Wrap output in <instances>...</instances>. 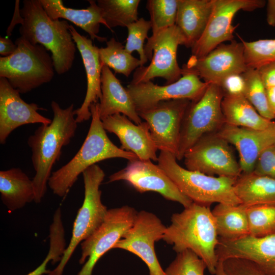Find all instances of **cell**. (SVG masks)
Returning <instances> with one entry per match:
<instances>
[{"instance_id": "obj_29", "label": "cell", "mask_w": 275, "mask_h": 275, "mask_svg": "<svg viewBox=\"0 0 275 275\" xmlns=\"http://www.w3.org/2000/svg\"><path fill=\"white\" fill-rule=\"evenodd\" d=\"M248 206L217 204L211 210L219 238L234 240L250 235Z\"/></svg>"}, {"instance_id": "obj_5", "label": "cell", "mask_w": 275, "mask_h": 275, "mask_svg": "<svg viewBox=\"0 0 275 275\" xmlns=\"http://www.w3.org/2000/svg\"><path fill=\"white\" fill-rule=\"evenodd\" d=\"M171 153L160 151L158 165L180 191L194 203L209 206L214 203L241 204L234 189L237 178L212 176L181 167Z\"/></svg>"}, {"instance_id": "obj_20", "label": "cell", "mask_w": 275, "mask_h": 275, "mask_svg": "<svg viewBox=\"0 0 275 275\" xmlns=\"http://www.w3.org/2000/svg\"><path fill=\"white\" fill-rule=\"evenodd\" d=\"M237 149L242 173L253 172L256 161L275 140V122L263 130H255L225 124L215 133Z\"/></svg>"}, {"instance_id": "obj_41", "label": "cell", "mask_w": 275, "mask_h": 275, "mask_svg": "<svg viewBox=\"0 0 275 275\" xmlns=\"http://www.w3.org/2000/svg\"><path fill=\"white\" fill-rule=\"evenodd\" d=\"M224 96L243 94L245 83L242 74H233L226 77L220 85Z\"/></svg>"}, {"instance_id": "obj_40", "label": "cell", "mask_w": 275, "mask_h": 275, "mask_svg": "<svg viewBox=\"0 0 275 275\" xmlns=\"http://www.w3.org/2000/svg\"><path fill=\"white\" fill-rule=\"evenodd\" d=\"M253 172L275 179V146L273 145L267 147L260 154Z\"/></svg>"}, {"instance_id": "obj_3", "label": "cell", "mask_w": 275, "mask_h": 275, "mask_svg": "<svg viewBox=\"0 0 275 275\" xmlns=\"http://www.w3.org/2000/svg\"><path fill=\"white\" fill-rule=\"evenodd\" d=\"M20 13L23 21L19 28L21 36L33 44H40L51 53L55 71L58 74L72 67L76 45L66 20L51 19L40 0H24Z\"/></svg>"}, {"instance_id": "obj_43", "label": "cell", "mask_w": 275, "mask_h": 275, "mask_svg": "<svg viewBox=\"0 0 275 275\" xmlns=\"http://www.w3.org/2000/svg\"><path fill=\"white\" fill-rule=\"evenodd\" d=\"M15 43L7 38L0 37V54L4 57H8L13 54L17 49Z\"/></svg>"}, {"instance_id": "obj_48", "label": "cell", "mask_w": 275, "mask_h": 275, "mask_svg": "<svg viewBox=\"0 0 275 275\" xmlns=\"http://www.w3.org/2000/svg\"><path fill=\"white\" fill-rule=\"evenodd\" d=\"M273 145L275 146V140H274V143H273Z\"/></svg>"}, {"instance_id": "obj_33", "label": "cell", "mask_w": 275, "mask_h": 275, "mask_svg": "<svg viewBox=\"0 0 275 275\" xmlns=\"http://www.w3.org/2000/svg\"><path fill=\"white\" fill-rule=\"evenodd\" d=\"M242 75L245 83L243 94L244 97L261 116L270 120L275 119L268 102L266 88L258 70L248 68Z\"/></svg>"}, {"instance_id": "obj_45", "label": "cell", "mask_w": 275, "mask_h": 275, "mask_svg": "<svg viewBox=\"0 0 275 275\" xmlns=\"http://www.w3.org/2000/svg\"><path fill=\"white\" fill-rule=\"evenodd\" d=\"M267 3L266 21L270 26H275V0H268Z\"/></svg>"}, {"instance_id": "obj_17", "label": "cell", "mask_w": 275, "mask_h": 275, "mask_svg": "<svg viewBox=\"0 0 275 275\" xmlns=\"http://www.w3.org/2000/svg\"><path fill=\"white\" fill-rule=\"evenodd\" d=\"M196 74L203 81L220 86L228 76L242 74L248 69L242 43L232 41L221 44L205 57H190L182 68Z\"/></svg>"}, {"instance_id": "obj_11", "label": "cell", "mask_w": 275, "mask_h": 275, "mask_svg": "<svg viewBox=\"0 0 275 275\" xmlns=\"http://www.w3.org/2000/svg\"><path fill=\"white\" fill-rule=\"evenodd\" d=\"M187 170L237 178L242 171L229 144L215 133L204 135L184 154Z\"/></svg>"}, {"instance_id": "obj_4", "label": "cell", "mask_w": 275, "mask_h": 275, "mask_svg": "<svg viewBox=\"0 0 275 275\" xmlns=\"http://www.w3.org/2000/svg\"><path fill=\"white\" fill-rule=\"evenodd\" d=\"M98 103L90 106L92 120L81 147L68 163L52 172L49 179L48 185L60 197H64L78 176L97 162L113 158H123L128 161L139 159L133 153L116 146L108 138L99 116Z\"/></svg>"}, {"instance_id": "obj_35", "label": "cell", "mask_w": 275, "mask_h": 275, "mask_svg": "<svg viewBox=\"0 0 275 275\" xmlns=\"http://www.w3.org/2000/svg\"><path fill=\"white\" fill-rule=\"evenodd\" d=\"M250 235L263 237L275 233V205L248 207Z\"/></svg>"}, {"instance_id": "obj_47", "label": "cell", "mask_w": 275, "mask_h": 275, "mask_svg": "<svg viewBox=\"0 0 275 275\" xmlns=\"http://www.w3.org/2000/svg\"><path fill=\"white\" fill-rule=\"evenodd\" d=\"M215 275H226L223 266V261L218 260Z\"/></svg>"}, {"instance_id": "obj_12", "label": "cell", "mask_w": 275, "mask_h": 275, "mask_svg": "<svg viewBox=\"0 0 275 275\" xmlns=\"http://www.w3.org/2000/svg\"><path fill=\"white\" fill-rule=\"evenodd\" d=\"M264 0H213V8L206 28L191 47V56L203 58L225 41H232L237 26L232 25L236 13L263 8Z\"/></svg>"}, {"instance_id": "obj_7", "label": "cell", "mask_w": 275, "mask_h": 275, "mask_svg": "<svg viewBox=\"0 0 275 275\" xmlns=\"http://www.w3.org/2000/svg\"><path fill=\"white\" fill-rule=\"evenodd\" d=\"M84 199L75 219L71 238L57 266L47 275H63L64 268L74 250L80 242L91 235L103 222L108 210L101 201L100 185L105 173L95 164L82 173Z\"/></svg>"}, {"instance_id": "obj_39", "label": "cell", "mask_w": 275, "mask_h": 275, "mask_svg": "<svg viewBox=\"0 0 275 275\" xmlns=\"http://www.w3.org/2000/svg\"><path fill=\"white\" fill-rule=\"evenodd\" d=\"M226 275H267L252 262L241 258H231L223 261Z\"/></svg>"}, {"instance_id": "obj_36", "label": "cell", "mask_w": 275, "mask_h": 275, "mask_svg": "<svg viewBox=\"0 0 275 275\" xmlns=\"http://www.w3.org/2000/svg\"><path fill=\"white\" fill-rule=\"evenodd\" d=\"M205 263L195 253L186 250L177 253L164 270L166 275H204Z\"/></svg>"}, {"instance_id": "obj_15", "label": "cell", "mask_w": 275, "mask_h": 275, "mask_svg": "<svg viewBox=\"0 0 275 275\" xmlns=\"http://www.w3.org/2000/svg\"><path fill=\"white\" fill-rule=\"evenodd\" d=\"M126 181L137 191H154L164 199L176 202L184 208L193 202L182 194L166 173L151 160L128 161L125 168L111 175L108 182Z\"/></svg>"}, {"instance_id": "obj_34", "label": "cell", "mask_w": 275, "mask_h": 275, "mask_svg": "<svg viewBox=\"0 0 275 275\" xmlns=\"http://www.w3.org/2000/svg\"><path fill=\"white\" fill-rule=\"evenodd\" d=\"M240 40L243 45L244 57L248 68L257 69L275 62V38L252 42H246L241 38Z\"/></svg>"}, {"instance_id": "obj_25", "label": "cell", "mask_w": 275, "mask_h": 275, "mask_svg": "<svg viewBox=\"0 0 275 275\" xmlns=\"http://www.w3.org/2000/svg\"><path fill=\"white\" fill-rule=\"evenodd\" d=\"M213 8V0H179L175 25L185 39L186 47L199 39Z\"/></svg>"}, {"instance_id": "obj_22", "label": "cell", "mask_w": 275, "mask_h": 275, "mask_svg": "<svg viewBox=\"0 0 275 275\" xmlns=\"http://www.w3.org/2000/svg\"><path fill=\"white\" fill-rule=\"evenodd\" d=\"M70 32L82 58L87 76L86 94L81 106L74 110L77 123L91 117V105L98 102L101 97V72L102 65L99 54V48L93 45L91 39L80 34L70 25Z\"/></svg>"}, {"instance_id": "obj_21", "label": "cell", "mask_w": 275, "mask_h": 275, "mask_svg": "<svg viewBox=\"0 0 275 275\" xmlns=\"http://www.w3.org/2000/svg\"><path fill=\"white\" fill-rule=\"evenodd\" d=\"M101 120L104 129L118 136L121 149L133 153L140 160L157 161L158 149L146 122L136 124L121 114L111 115Z\"/></svg>"}, {"instance_id": "obj_6", "label": "cell", "mask_w": 275, "mask_h": 275, "mask_svg": "<svg viewBox=\"0 0 275 275\" xmlns=\"http://www.w3.org/2000/svg\"><path fill=\"white\" fill-rule=\"evenodd\" d=\"M15 51L0 58V77L7 79L20 93H26L50 82L54 75L53 60L42 45L20 36Z\"/></svg>"}, {"instance_id": "obj_31", "label": "cell", "mask_w": 275, "mask_h": 275, "mask_svg": "<svg viewBox=\"0 0 275 275\" xmlns=\"http://www.w3.org/2000/svg\"><path fill=\"white\" fill-rule=\"evenodd\" d=\"M140 0H98L107 28L127 27L138 18Z\"/></svg>"}, {"instance_id": "obj_23", "label": "cell", "mask_w": 275, "mask_h": 275, "mask_svg": "<svg viewBox=\"0 0 275 275\" xmlns=\"http://www.w3.org/2000/svg\"><path fill=\"white\" fill-rule=\"evenodd\" d=\"M101 81L102 95L98 103L101 119L121 114L136 124L141 123L142 119L129 93L106 65L102 66Z\"/></svg>"}, {"instance_id": "obj_44", "label": "cell", "mask_w": 275, "mask_h": 275, "mask_svg": "<svg viewBox=\"0 0 275 275\" xmlns=\"http://www.w3.org/2000/svg\"><path fill=\"white\" fill-rule=\"evenodd\" d=\"M20 1L16 0L15 2V10L14 15L11 20V22L8 27L6 33L8 36H10L13 31L14 28L17 24H21L23 21V18L22 17L20 13V9L19 8Z\"/></svg>"}, {"instance_id": "obj_14", "label": "cell", "mask_w": 275, "mask_h": 275, "mask_svg": "<svg viewBox=\"0 0 275 275\" xmlns=\"http://www.w3.org/2000/svg\"><path fill=\"white\" fill-rule=\"evenodd\" d=\"M166 228L155 214L140 211L132 227L114 249L124 250L139 257L147 266L149 275H166L154 249L155 242L163 239Z\"/></svg>"}, {"instance_id": "obj_10", "label": "cell", "mask_w": 275, "mask_h": 275, "mask_svg": "<svg viewBox=\"0 0 275 275\" xmlns=\"http://www.w3.org/2000/svg\"><path fill=\"white\" fill-rule=\"evenodd\" d=\"M185 39L176 25L161 32L144 46L145 52L150 64L138 68L133 73L131 84L151 81L162 77L166 84H172L182 75V69L178 64L177 52L179 45H185Z\"/></svg>"}, {"instance_id": "obj_1", "label": "cell", "mask_w": 275, "mask_h": 275, "mask_svg": "<svg viewBox=\"0 0 275 275\" xmlns=\"http://www.w3.org/2000/svg\"><path fill=\"white\" fill-rule=\"evenodd\" d=\"M51 107L53 114L51 123L41 125L27 141L35 171L33 182L36 203H40L44 197L53 166L60 159L62 148L75 136L77 128L73 104L63 108L52 101Z\"/></svg>"}, {"instance_id": "obj_18", "label": "cell", "mask_w": 275, "mask_h": 275, "mask_svg": "<svg viewBox=\"0 0 275 275\" xmlns=\"http://www.w3.org/2000/svg\"><path fill=\"white\" fill-rule=\"evenodd\" d=\"M42 108L34 103H28L4 77H0V143L4 145L11 132L30 124L48 125L52 120L38 112Z\"/></svg>"}, {"instance_id": "obj_32", "label": "cell", "mask_w": 275, "mask_h": 275, "mask_svg": "<svg viewBox=\"0 0 275 275\" xmlns=\"http://www.w3.org/2000/svg\"><path fill=\"white\" fill-rule=\"evenodd\" d=\"M178 1H147L146 8L150 16L152 34L146 43L151 42L161 32L175 25Z\"/></svg>"}, {"instance_id": "obj_24", "label": "cell", "mask_w": 275, "mask_h": 275, "mask_svg": "<svg viewBox=\"0 0 275 275\" xmlns=\"http://www.w3.org/2000/svg\"><path fill=\"white\" fill-rule=\"evenodd\" d=\"M49 17L57 20L63 18L73 23L86 32L91 40L106 42L107 38L98 35L100 25H107L104 19L102 11L97 2L89 0L90 5L86 9H76L65 7L61 0H40Z\"/></svg>"}, {"instance_id": "obj_16", "label": "cell", "mask_w": 275, "mask_h": 275, "mask_svg": "<svg viewBox=\"0 0 275 275\" xmlns=\"http://www.w3.org/2000/svg\"><path fill=\"white\" fill-rule=\"evenodd\" d=\"M208 85L195 73L182 69L181 77L172 84L159 86L151 81L130 82L126 89L138 112L149 108L163 101L179 99L196 101L202 96Z\"/></svg>"}, {"instance_id": "obj_26", "label": "cell", "mask_w": 275, "mask_h": 275, "mask_svg": "<svg viewBox=\"0 0 275 275\" xmlns=\"http://www.w3.org/2000/svg\"><path fill=\"white\" fill-rule=\"evenodd\" d=\"M0 193L3 203L11 211L23 208L35 198L33 180L19 168L0 171Z\"/></svg>"}, {"instance_id": "obj_27", "label": "cell", "mask_w": 275, "mask_h": 275, "mask_svg": "<svg viewBox=\"0 0 275 275\" xmlns=\"http://www.w3.org/2000/svg\"><path fill=\"white\" fill-rule=\"evenodd\" d=\"M235 194L241 204L275 205V179L256 174L242 173L234 184Z\"/></svg>"}, {"instance_id": "obj_37", "label": "cell", "mask_w": 275, "mask_h": 275, "mask_svg": "<svg viewBox=\"0 0 275 275\" xmlns=\"http://www.w3.org/2000/svg\"><path fill=\"white\" fill-rule=\"evenodd\" d=\"M126 28L128 36L125 49L131 54L134 51L138 52L141 62V67L144 66L148 60L145 52L144 43L145 40L149 38L148 33L151 29V22L142 17Z\"/></svg>"}, {"instance_id": "obj_13", "label": "cell", "mask_w": 275, "mask_h": 275, "mask_svg": "<svg viewBox=\"0 0 275 275\" xmlns=\"http://www.w3.org/2000/svg\"><path fill=\"white\" fill-rule=\"evenodd\" d=\"M190 102L185 99L163 101L137 112L140 117L148 123L158 150L170 152L177 157L182 124Z\"/></svg>"}, {"instance_id": "obj_28", "label": "cell", "mask_w": 275, "mask_h": 275, "mask_svg": "<svg viewBox=\"0 0 275 275\" xmlns=\"http://www.w3.org/2000/svg\"><path fill=\"white\" fill-rule=\"evenodd\" d=\"M225 124L255 130H263L275 122L261 116L243 94L225 95L222 101Z\"/></svg>"}, {"instance_id": "obj_46", "label": "cell", "mask_w": 275, "mask_h": 275, "mask_svg": "<svg viewBox=\"0 0 275 275\" xmlns=\"http://www.w3.org/2000/svg\"><path fill=\"white\" fill-rule=\"evenodd\" d=\"M266 91L270 108L275 115V87L267 88Z\"/></svg>"}, {"instance_id": "obj_42", "label": "cell", "mask_w": 275, "mask_h": 275, "mask_svg": "<svg viewBox=\"0 0 275 275\" xmlns=\"http://www.w3.org/2000/svg\"><path fill=\"white\" fill-rule=\"evenodd\" d=\"M265 88L275 87V62L257 69Z\"/></svg>"}, {"instance_id": "obj_38", "label": "cell", "mask_w": 275, "mask_h": 275, "mask_svg": "<svg viewBox=\"0 0 275 275\" xmlns=\"http://www.w3.org/2000/svg\"><path fill=\"white\" fill-rule=\"evenodd\" d=\"M49 238V250L45 258L39 266L26 275L47 274L50 271L46 268L49 262L51 261L53 264L61 261L66 249L65 232L59 229H51Z\"/></svg>"}, {"instance_id": "obj_30", "label": "cell", "mask_w": 275, "mask_h": 275, "mask_svg": "<svg viewBox=\"0 0 275 275\" xmlns=\"http://www.w3.org/2000/svg\"><path fill=\"white\" fill-rule=\"evenodd\" d=\"M105 47L99 48V54L102 65L113 69L115 73L128 77L131 72L141 66L140 59L127 52L125 46L114 38L106 42Z\"/></svg>"}, {"instance_id": "obj_9", "label": "cell", "mask_w": 275, "mask_h": 275, "mask_svg": "<svg viewBox=\"0 0 275 275\" xmlns=\"http://www.w3.org/2000/svg\"><path fill=\"white\" fill-rule=\"evenodd\" d=\"M138 212L128 205L108 209L100 226L81 243L79 263L84 264L77 275H92L99 259L114 249L132 227Z\"/></svg>"}, {"instance_id": "obj_2", "label": "cell", "mask_w": 275, "mask_h": 275, "mask_svg": "<svg viewBox=\"0 0 275 275\" xmlns=\"http://www.w3.org/2000/svg\"><path fill=\"white\" fill-rule=\"evenodd\" d=\"M162 240L173 245L177 253L189 250L215 274L218 263L216 249L219 238L210 208L193 203L180 212L172 214Z\"/></svg>"}, {"instance_id": "obj_8", "label": "cell", "mask_w": 275, "mask_h": 275, "mask_svg": "<svg viewBox=\"0 0 275 275\" xmlns=\"http://www.w3.org/2000/svg\"><path fill=\"white\" fill-rule=\"evenodd\" d=\"M224 96L219 86L210 84L198 100L191 101L182 124L177 159L183 158L185 153L203 136L216 133L224 125Z\"/></svg>"}, {"instance_id": "obj_19", "label": "cell", "mask_w": 275, "mask_h": 275, "mask_svg": "<svg viewBox=\"0 0 275 275\" xmlns=\"http://www.w3.org/2000/svg\"><path fill=\"white\" fill-rule=\"evenodd\" d=\"M216 254L218 260L246 259L267 275H275V233L263 237L248 235L234 240L219 238Z\"/></svg>"}]
</instances>
